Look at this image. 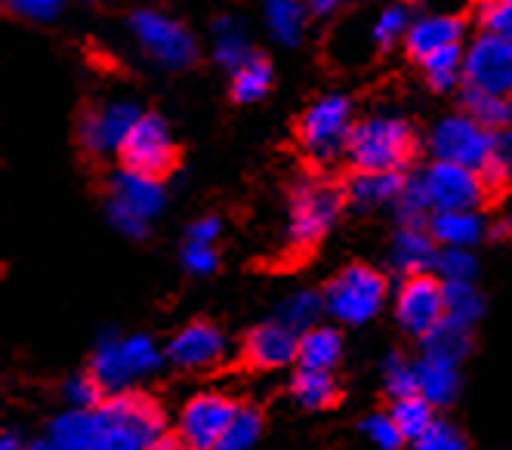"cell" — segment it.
Returning <instances> with one entry per match:
<instances>
[{"mask_svg":"<svg viewBox=\"0 0 512 450\" xmlns=\"http://www.w3.org/2000/svg\"><path fill=\"white\" fill-rule=\"evenodd\" d=\"M90 450H149L161 438V407L139 392H118L93 407Z\"/></svg>","mask_w":512,"mask_h":450,"instance_id":"1","label":"cell"},{"mask_svg":"<svg viewBox=\"0 0 512 450\" xmlns=\"http://www.w3.org/2000/svg\"><path fill=\"white\" fill-rule=\"evenodd\" d=\"M414 130L408 121L395 115H371L352 127L346 158L355 170L374 173H401L414 158Z\"/></svg>","mask_w":512,"mask_h":450,"instance_id":"2","label":"cell"},{"mask_svg":"<svg viewBox=\"0 0 512 450\" xmlns=\"http://www.w3.org/2000/svg\"><path fill=\"white\" fill-rule=\"evenodd\" d=\"M161 367V349L142 333L130 336H105L90 358V377L102 392H130L133 383L152 377Z\"/></svg>","mask_w":512,"mask_h":450,"instance_id":"3","label":"cell"},{"mask_svg":"<svg viewBox=\"0 0 512 450\" xmlns=\"http://www.w3.org/2000/svg\"><path fill=\"white\" fill-rule=\"evenodd\" d=\"M108 219L118 232L130 238H142L149 232V219H155L164 207V189L158 176H145L139 170L121 167L108 182Z\"/></svg>","mask_w":512,"mask_h":450,"instance_id":"4","label":"cell"},{"mask_svg":"<svg viewBox=\"0 0 512 450\" xmlns=\"http://www.w3.org/2000/svg\"><path fill=\"white\" fill-rule=\"evenodd\" d=\"M389 296L386 278L371 266H346L324 290V309L340 324H368Z\"/></svg>","mask_w":512,"mask_h":450,"instance_id":"5","label":"cell"},{"mask_svg":"<svg viewBox=\"0 0 512 450\" xmlns=\"http://www.w3.org/2000/svg\"><path fill=\"white\" fill-rule=\"evenodd\" d=\"M352 127V102L340 93L321 96L300 118V145L315 164H331L346 155Z\"/></svg>","mask_w":512,"mask_h":450,"instance_id":"6","label":"cell"},{"mask_svg":"<svg viewBox=\"0 0 512 450\" xmlns=\"http://www.w3.org/2000/svg\"><path fill=\"white\" fill-rule=\"evenodd\" d=\"M343 210V192L324 179H303L290 201L287 238L297 250H312L327 232L334 229Z\"/></svg>","mask_w":512,"mask_h":450,"instance_id":"7","label":"cell"},{"mask_svg":"<svg viewBox=\"0 0 512 450\" xmlns=\"http://www.w3.org/2000/svg\"><path fill=\"white\" fill-rule=\"evenodd\" d=\"M429 148L435 161H451L469 170H488L497 161V139L491 127L479 124L472 115H451L432 127Z\"/></svg>","mask_w":512,"mask_h":450,"instance_id":"8","label":"cell"},{"mask_svg":"<svg viewBox=\"0 0 512 450\" xmlns=\"http://www.w3.org/2000/svg\"><path fill=\"white\" fill-rule=\"evenodd\" d=\"M130 31L136 44L170 71L189 68L198 59V44L192 31L161 10H136L130 16Z\"/></svg>","mask_w":512,"mask_h":450,"instance_id":"9","label":"cell"},{"mask_svg":"<svg viewBox=\"0 0 512 450\" xmlns=\"http://www.w3.org/2000/svg\"><path fill=\"white\" fill-rule=\"evenodd\" d=\"M463 84L500 99H512V41L500 34H479L463 59Z\"/></svg>","mask_w":512,"mask_h":450,"instance_id":"10","label":"cell"},{"mask_svg":"<svg viewBox=\"0 0 512 450\" xmlns=\"http://www.w3.org/2000/svg\"><path fill=\"white\" fill-rule=\"evenodd\" d=\"M420 182L432 210H479L488 198L482 173L451 161H435Z\"/></svg>","mask_w":512,"mask_h":450,"instance_id":"11","label":"cell"},{"mask_svg":"<svg viewBox=\"0 0 512 450\" xmlns=\"http://www.w3.org/2000/svg\"><path fill=\"white\" fill-rule=\"evenodd\" d=\"M142 118V111L136 108L133 99H112L90 108L81 118L78 139L90 155H121V148Z\"/></svg>","mask_w":512,"mask_h":450,"instance_id":"12","label":"cell"},{"mask_svg":"<svg viewBox=\"0 0 512 450\" xmlns=\"http://www.w3.org/2000/svg\"><path fill=\"white\" fill-rule=\"evenodd\" d=\"M395 318L411 336H429L445 321V284L432 275H408L395 293Z\"/></svg>","mask_w":512,"mask_h":450,"instance_id":"13","label":"cell"},{"mask_svg":"<svg viewBox=\"0 0 512 450\" xmlns=\"http://www.w3.org/2000/svg\"><path fill=\"white\" fill-rule=\"evenodd\" d=\"M121 161L130 170L161 179L176 164V145L167 121L161 115H142L121 148Z\"/></svg>","mask_w":512,"mask_h":450,"instance_id":"14","label":"cell"},{"mask_svg":"<svg viewBox=\"0 0 512 450\" xmlns=\"http://www.w3.org/2000/svg\"><path fill=\"white\" fill-rule=\"evenodd\" d=\"M238 414V404L229 395L201 392L179 414V438L189 450H213Z\"/></svg>","mask_w":512,"mask_h":450,"instance_id":"15","label":"cell"},{"mask_svg":"<svg viewBox=\"0 0 512 450\" xmlns=\"http://www.w3.org/2000/svg\"><path fill=\"white\" fill-rule=\"evenodd\" d=\"M167 358L182 370H207L226 358V336L210 321H192L173 333Z\"/></svg>","mask_w":512,"mask_h":450,"instance_id":"16","label":"cell"},{"mask_svg":"<svg viewBox=\"0 0 512 450\" xmlns=\"http://www.w3.org/2000/svg\"><path fill=\"white\" fill-rule=\"evenodd\" d=\"M297 352H300V333L278 318L253 327L244 340L247 364L260 367V370H275V367L297 361Z\"/></svg>","mask_w":512,"mask_h":450,"instance_id":"17","label":"cell"},{"mask_svg":"<svg viewBox=\"0 0 512 450\" xmlns=\"http://www.w3.org/2000/svg\"><path fill=\"white\" fill-rule=\"evenodd\" d=\"M435 238L423 225H401L389 244V262L401 275H426L435 266Z\"/></svg>","mask_w":512,"mask_h":450,"instance_id":"18","label":"cell"},{"mask_svg":"<svg viewBox=\"0 0 512 450\" xmlns=\"http://www.w3.org/2000/svg\"><path fill=\"white\" fill-rule=\"evenodd\" d=\"M460 37H463V22L457 16H426L411 25L405 44L417 62H426L438 50L460 47Z\"/></svg>","mask_w":512,"mask_h":450,"instance_id":"19","label":"cell"},{"mask_svg":"<svg viewBox=\"0 0 512 450\" xmlns=\"http://www.w3.org/2000/svg\"><path fill=\"white\" fill-rule=\"evenodd\" d=\"M457 364L460 361H451V358H442V355L423 352V358L417 361V395H423L435 407L451 404L454 395H457V389H460Z\"/></svg>","mask_w":512,"mask_h":450,"instance_id":"20","label":"cell"},{"mask_svg":"<svg viewBox=\"0 0 512 450\" xmlns=\"http://www.w3.org/2000/svg\"><path fill=\"white\" fill-rule=\"evenodd\" d=\"M405 176L401 173H374V170H355V176L346 185V198L358 210H374L395 204L401 189H405Z\"/></svg>","mask_w":512,"mask_h":450,"instance_id":"21","label":"cell"},{"mask_svg":"<svg viewBox=\"0 0 512 450\" xmlns=\"http://www.w3.org/2000/svg\"><path fill=\"white\" fill-rule=\"evenodd\" d=\"M429 235L442 247H475L485 235V219L479 210H435Z\"/></svg>","mask_w":512,"mask_h":450,"instance_id":"22","label":"cell"},{"mask_svg":"<svg viewBox=\"0 0 512 450\" xmlns=\"http://www.w3.org/2000/svg\"><path fill=\"white\" fill-rule=\"evenodd\" d=\"M306 10L303 0H266L263 19L272 41L281 47H300L306 34Z\"/></svg>","mask_w":512,"mask_h":450,"instance_id":"23","label":"cell"},{"mask_svg":"<svg viewBox=\"0 0 512 450\" xmlns=\"http://www.w3.org/2000/svg\"><path fill=\"white\" fill-rule=\"evenodd\" d=\"M343 358V336L340 330L327 327V324H315L306 333H300V352H297V364L303 370H334Z\"/></svg>","mask_w":512,"mask_h":450,"instance_id":"24","label":"cell"},{"mask_svg":"<svg viewBox=\"0 0 512 450\" xmlns=\"http://www.w3.org/2000/svg\"><path fill=\"white\" fill-rule=\"evenodd\" d=\"M213 56L216 62L223 65V68H241L253 50H250V41H247V31L238 19L232 16H223V19H216L213 25Z\"/></svg>","mask_w":512,"mask_h":450,"instance_id":"25","label":"cell"},{"mask_svg":"<svg viewBox=\"0 0 512 450\" xmlns=\"http://www.w3.org/2000/svg\"><path fill=\"white\" fill-rule=\"evenodd\" d=\"M93 410H81V407H71L65 414H59L50 423V441L59 450H90L93 444Z\"/></svg>","mask_w":512,"mask_h":450,"instance_id":"26","label":"cell"},{"mask_svg":"<svg viewBox=\"0 0 512 450\" xmlns=\"http://www.w3.org/2000/svg\"><path fill=\"white\" fill-rule=\"evenodd\" d=\"M290 392H294V398L306 410H324V407L337 404V398H340V386L331 370H303L300 367L294 383H290Z\"/></svg>","mask_w":512,"mask_h":450,"instance_id":"27","label":"cell"},{"mask_svg":"<svg viewBox=\"0 0 512 450\" xmlns=\"http://www.w3.org/2000/svg\"><path fill=\"white\" fill-rule=\"evenodd\" d=\"M485 312V299L475 290L472 281H454L445 284V321L457 324V327H472Z\"/></svg>","mask_w":512,"mask_h":450,"instance_id":"28","label":"cell"},{"mask_svg":"<svg viewBox=\"0 0 512 450\" xmlns=\"http://www.w3.org/2000/svg\"><path fill=\"white\" fill-rule=\"evenodd\" d=\"M272 87V65L263 56H250L232 74V96L238 102H260Z\"/></svg>","mask_w":512,"mask_h":450,"instance_id":"29","label":"cell"},{"mask_svg":"<svg viewBox=\"0 0 512 450\" xmlns=\"http://www.w3.org/2000/svg\"><path fill=\"white\" fill-rule=\"evenodd\" d=\"M432 407L435 404H429L423 395H408V398H398L395 404H392V420L398 423V429H401V435H405L408 441H417L423 432H429L432 429V423H435V417H432Z\"/></svg>","mask_w":512,"mask_h":450,"instance_id":"30","label":"cell"},{"mask_svg":"<svg viewBox=\"0 0 512 450\" xmlns=\"http://www.w3.org/2000/svg\"><path fill=\"white\" fill-rule=\"evenodd\" d=\"M463 59L466 53L460 47H448V50H438L432 53L423 65L426 71V81L432 90H454L463 81Z\"/></svg>","mask_w":512,"mask_h":450,"instance_id":"31","label":"cell"},{"mask_svg":"<svg viewBox=\"0 0 512 450\" xmlns=\"http://www.w3.org/2000/svg\"><path fill=\"white\" fill-rule=\"evenodd\" d=\"M321 309H324V296H318L312 290H297L281 303L278 321H284L287 327H294L297 333H306L309 327H315Z\"/></svg>","mask_w":512,"mask_h":450,"instance_id":"32","label":"cell"},{"mask_svg":"<svg viewBox=\"0 0 512 450\" xmlns=\"http://www.w3.org/2000/svg\"><path fill=\"white\" fill-rule=\"evenodd\" d=\"M463 108H466V115H472L485 127H509V99L463 87Z\"/></svg>","mask_w":512,"mask_h":450,"instance_id":"33","label":"cell"},{"mask_svg":"<svg viewBox=\"0 0 512 450\" xmlns=\"http://www.w3.org/2000/svg\"><path fill=\"white\" fill-rule=\"evenodd\" d=\"M260 432H263L260 414L250 407H238L235 420L229 423V429L223 432V438H219V444L213 450H250L256 444V438H260Z\"/></svg>","mask_w":512,"mask_h":450,"instance_id":"34","label":"cell"},{"mask_svg":"<svg viewBox=\"0 0 512 450\" xmlns=\"http://www.w3.org/2000/svg\"><path fill=\"white\" fill-rule=\"evenodd\" d=\"M423 343H426L429 355H442V358L460 361L469 352V330L457 327L451 321H442L429 336H423Z\"/></svg>","mask_w":512,"mask_h":450,"instance_id":"35","label":"cell"},{"mask_svg":"<svg viewBox=\"0 0 512 450\" xmlns=\"http://www.w3.org/2000/svg\"><path fill=\"white\" fill-rule=\"evenodd\" d=\"M435 275H442L445 284L454 281H472L479 272V259L469 253V247H442L435 256Z\"/></svg>","mask_w":512,"mask_h":450,"instance_id":"36","label":"cell"},{"mask_svg":"<svg viewBox=\"0 0 512 450\" xmlns=\"http://www.w3.org/2000/svg\"><path fill=\"white\" fill-rule=\"evenodd\" d=\"M383 386L395 401L417 395V361H408L405 355H389L383 364Z\"/></svg>","mask_w":512,"mask_h":450,"instance_id":"37","label":"cell"},{"mask_svg":"<svg viewBox=\"0 0 512 450\" xmlns=\"http://www.w3.org/2000/svg\"><path fill=\"white\" fill-rule=\"evenodd\" d=\"M411 13H408V7H401V4H395V7H386L380 16H377V22H374V28H371V34H374V44L377 47H383V50H389V47H395L401 37H408V31H411Z\"/></svg>","mask_w":512,"mask_h":450,"instance_id":"38","label":"cell"},{"mask_svg":"<svg viewBox=\"0 0 512 450\" xmlns=\"http://www.w3.org/2000/svg\"><path fill=\"white\" fill-rule=\"evenodd\" d=\"M392 207H395L401 225H426V210H432L420 179H408Z\"/></svg>","mask_w":512,"mask_h":450,"instance_id":"39","label":"cell"},{"mask_svg":"<svg viewBox=\"0 0 512 450\" xmlns=\"http://www.w3.org/2000/svg\"><path fill=\"white\" fill-rule=\"evenodd\" d=\"M361 432L368 435V441L377 450H401V444L408 441L405 435H401L398 423L392 420V414H371L361 423Z\"/></svg>","mask_w":512,"mask_h":450,"instance_id":"40","label":"cell"},{"mask_svg":"<svg viewBox=\"0 0 512 450\" xmlns=\"http://www.w3.org/2000/svg\"><path fill=\"white\" fill-rule=\"evenodd\" d=\"M65 401L71 407H81V410H93L102 404V386L90 377V373H78L65 383Z\"/></svg>","mask_w":512,"mask_h":450,"instance_id":"41","label":"cell"},{"mask_svg":"<svg viewBox=\"0 0 512 450\" xmlns=\"http://www.w3.org/2000/svg\"><path fill=\"white\" fill-rule=\"evenodd\" d=\"M411 450H466V441H463V435L454 426H448V423H432V429L423 432L414 441Z\"/></svg>","mask_w":512,"mask_h":450,"instance_id":"42","label":"cell"},{"mask_svg":"<svg viewBox=\"0 0 512 450\" xmlns=\"http://www.w3.org/2000/svg\"><path fill=\"white\" fill-rule=\"evenodd\" d=\"M479 19H482L485 31L512 41V0H485L479 10Z\"/></svg>","mask_w":512,"mask_h":450,"instance_id":"43","label":"cell"},{"mask_svg":"<svg viewBox=\"0 0 512 450\" xmlns=\"http://www.w3.org/2000/svg\"><path fill=\"white\" fill-rule=\"evenodd\" d=\"M7 7L28 22H50L59 16L62 0H7Z\"/></svg>","mask_w":512,"mask_h":450,"instance_id":"44","label":"cell"},{"mask_svg":"<svg viewBox=\"0 0 512 450\" xmlns=\"http://www.w3.org/2000/svg\"><path fill=\"white\" fill-rule=\"evenodd\" d=\"M182 266H186L192 275H210L216 269V250H213V244L189 241L186 250H182Z\"/></svg>","mask_w":512,"mask_h":450,"instance_id":"45","label":"cell"},{"mask_svg":"<svg viewBox=\"0 0 512 450\" xmlns=\"http://www.w3.org/2000/svg\"><path fill=\"white\" fill-rule=\"evenodd\" d=\"M219 238V219L216 216H207V219H198L192 229H189V241H198V244H213Z\"/></svg>","mask_w":512,"mask_h":450,"instance_id":"46","label":"cell"},{"mask_svg":"<svg viewBox=\"0 0 512 450\" xmlns=\"http://www.w3.org/2000/svg\"><path fill=\"white\" fill-rule=\"evenodd\" d=\"M497 161L506 170V176H512V127H506L497 139Z\"/></svg>","mask_w":512,"mask_h":450,"instance_id":"47","label":"cell"},{"mask_svg":"<svg viewBox=\"0 0 512 450\" xmlns=\"http://www.w3.org/2000/svg\"><path fill=\"white\" fill-rule=\"evenodd\" d=\"M340 4H343V0H306L309 13H315V16H327V13H334Z\"/></svg>","mask_w":512,"mask_h":450,"instance_id":"48","label":"cell"},{"mask_svg":"<svg viewBox=\"0 0 512 450\" xmlns=\"http://www.w3.org/2000/svg\"><path fill=\"white\" fill-rule=\"evenodd\" d=\"M149 450H189V444L186 441H182L179 435L176 438H170V435H161Z\"/></svg>","mask_w":512,"mask_h":450,"instance_id":"49","label":"cell"},{"mask_svg":"<svg viewBox=\"0 0 512 450\" xmlns=\"http://www.w3.org/2000/svg\"><path fill=\"white\" fill-rule=\"evenodd\" d=\"M0 450H28L16 435H4V441H0Z\"/></svg>","mask_w":512,"mask_h":450,"instance_id":"50","label":"cell"},{"mask_svg":"<svg viewBox=\"0 0 512 450\" xmlns=\"http://www.w3.org/2000/svg\"><path fill=\"white\" fill-rule=\"evenodd\" d=\"M28 450H59V447H56V444H53L50 438H44V441H38V444H31Z\"/></svg>","mask_w":512,"mask_h":450,"instance_id":"51","label":"cell"},{"mask_svg":"<svg viewBox=\"0 0 512 450\" xmlns=\"http://www.w3.org/2000/svg\"><path fill=\"white\" fill-rule=\"evenodd\" d=\"M509 127H512V99H509Z\"/></svg>","mask_w":512,"mask_h":450,"instance_id":"52","label":"cell"}]
</instances>
